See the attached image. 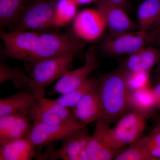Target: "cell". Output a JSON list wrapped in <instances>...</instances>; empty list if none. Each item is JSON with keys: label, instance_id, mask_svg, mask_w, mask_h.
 <instances>
[{"label": "cell", "instance_id": "25", "mask_svg": "<svg viewBox=\"0 0 160 160\" xmlns=\"http://www.w3.org/2000/svg\"><path fill=\"white\" fill-rule=\"evenodd\" d=\"M114 160H154L146 149L144 137L129 144L128 148L119 152Z\"/></svg>", "mask_w": 160, "mask_h": 160}, {"label": "cell", "instance_id": "32", "mask_svg": "<svg viewBox=\"0 0 160 160\" xmlns=\"http://www.w3.org/2000/svg\"><path fill=\"white\" fill-rule=\"evenodd\" d=\"M155 27L156 28V30H157V31L159 33V32H160V11L158 20L157 23Z\"/></svg>", "mask_w": 160, "mask_h": 160}, {"label": "cell", "instance_id": "33", "mask_svg": "<svg viewBox=\"0 0 160 160\" xmlns=\"http://www.w3.org/2000/svg\"><path fill=\"white\" fill-rule=\"evenodd\" d=\"M158 74H159V79L160 80V55L159 59V61H158Z\"/></svg>", "mask_w": 160, "mask_h": 160}, {"label": "cell", "instance_id": "3", "mask_svg": "<svg viewBox=\"0 0 160 160\" xmlns=\"http://www.w3.org/2000/svg\"><path fill=\"white\" fill-rule=\"evenodd\" d=\"M76 53L70 52L42 60L33 64L28 89L37 99L44 97L46 86L71 69Z\"/></svg>", "mask_w": 160, "mask_h": 160}, {"label": "cell", "instance_id": "10", "mask_svg": "<svg viewBox=\"0 0 160 160\" xmlns=\"http://www.w3.org/2000/svg\"><path fill=\"white\" fill-rule=\"evenodd\" d=\"M72 28L78 38L92 42L102 36L106 26L102 15L97 9H87L76 16Z\"/></svg>", "mask_w": 160, "mask_h": 160}, {"label": "cell", "instance_id": "5", "mask_svg": "<svg viewBox=\"0 0 160 160\" xmlns=\"http://www.w3.org/2000/svg\"><path fill=\"white\" fill-rule=\"evenodd\" d=\"M138 30L110 35L104 40L102 44L104 51L112 56L132 54L146 47V44L157 36V30L152 32Z\"/></svg>", "mask_w": 160, "mask_h": 160}, {"label": "cell", "instance_id": "6", "mask_svg": "<svg viewBox=\"0 0 160 160\" xmlns=\"http://www.w3.org/2000/svg\"><path fill=\"white\" fill-rule=\"evenodd\" d=\"M147 117L139 112L132 110L119 120L116 126L111 129L112 137L118 151L142 137Z\"/></svg>", "mask_w": 160, "mask_h": 160}, {"label": "cell", "instance_id": "22", "mask_svg": "<svg viewBox=\"0 0 160 160\" xmlns=\"http://www.w3.org/2000/svg\"><path fill=\"white\" fill-rule=\"evenodd\" d=\"M30 80V77L27 76L20 67H12L8 66L5 61L1 59L0 62V83H2L7 81H11L15 88L21 89L27 87Z\"/></svg>", "mask_w": 160, "mask_h": 160}, {"label": "cell", "instance_id": "15", "mask_svg": "<svg viewBox=\"0 0 160 160\" xmlns=\"http://www.w3.org/2000/svg\"><path fill=\"white\" fill-rule=\"evenodd\" d=\"M36 100V97L28 89L1 98L0 118L11 114L22 115L28 117L32 106Z\"/></svg>", "mask_w": 160, "mask_h": 160}, {"label": "cell", "instance_id": "19", "mask_svg": "<svg viewBox=\"0 0 160 160\" xmlns=\"http://www.w3.org/2000/svg\"><path fill=\"white\" fill-rule=\"evenodd\" d=\"M160 0H145L141 3L138 11L140 30L149 31L155 27L159 17Z\"/></svg>", "mask_w": 160, "mask_h": 160}, {"label": "cell", "instance_id": "1", "mask_svg": "<svg viewBox=\"0 0 160 160\" xmlns=\"http://www.w3.org/2000/svg\"><path fill=\"white\" fill-rule=\"evenodd\" d=\"M1 37L4 44L1 53L3 58L25 60L32 65L66 53H76L83 46L77 37L69 33L3 31Z\"/></svg>", "mask_w": 160, "mask_h": 160}, {"label": "cell", "instance_id": "29", "mask_svg": "<svg viewBox=\"0 0 160 160\" xmlns=\"http://www.w3.org/2000/svg\"><path fill=\"white\" fill-rule=\"evenodd\" d=\"M152 90L155 99L157 108L160 109V80L156 86L152 88Z\"/></svg>", "mask_w": 160, "mask_h": 160}, {"label": "cell", "instance_id": "23", "mask_svg": "<svg viewBox=\"0 0 160 160\" xmlns=\"http://www.w3.org/2000/svg\"><path fill=\"white\" fill-rule=\"evenodd\" d=\"M78 6L74 0H58L55 12L54 27L66 26L74 19Z\"/></svg>", "mask_w": 160, "mask_h": 160}, {"label": "cell", "instance_id": "17", "mask_svg": "<svg viewBox=\"0 0 160 160\" xmlns=\"http://www.w3.org/2000/svg\"><path fill=\"white\" fill-rule=\"evenodd\" d=\"M35 146L27 138L1 146V160H30L36 156Z\"/></svg>", "mask_w": 160, "mask_h": 160}, {"label": "cell", "instance_id": "7", "mask_svg": "<svg viewBox=\"0 0 160 160\" xmlns=\"http://www.w3.org/2000/svg\"><path fill=\"white\" fill-rule=\"evenodd\" d=\"M109 124L100 118L97 121L93 133L86 146L88 160H114L118 151L112 137Z\"/></svg>", "mask_w": 160, "mask_h": 160}, {"label": "cell", "instance_id": "4", "mask_svg": "<svg viewBox=\"0 0 160 160\" xmlns=\"http://www.w3.org/2000/svg\"><path fill=\"white\" fill-rule=\"evenodd\" d=\"M58 0H26L10 31H44L53 26Z\"/></svg>", "mask_w": 160, "mask_h": 160}, {"label": "cell", "instance_id": "28", "mask_svg": "<svg viewBox=\"0 0 160 160\" xmlns=\"http://www.w3.org/2000/svg\"><path fill=\"white\" fill-rule=\"evenodd\" d=\"M149 138L157 145L160 148V131L156 128L153 129L151 133L149 136Z\"/></svg>", "mask_w": 160, "mask_h": 160}, {"label": "cell", "instance_id": "9", "mask_svg": "<svg viewBox=\"0 0 160 160\" xmlns=\"http://www.w3.org/2000/svg\"><path fill=\"white\" fill-rule=\"evenodd\" d=\"M86 125L78 121L58 125L33 122L27 137L35 147L62 141L73 132Z\"/></svg>", "mask_w": 160, "mask_h": 160}, {"label": "cell", "instance_id": "11", "mask_svg": "<svg viewBox=\"0 0 160 160\" xmlns=\"http://www.w3.org/2000/svg\"><path fill=\"white\" fill-rule=\"evenodd\" d=\"M89 137L86 125L82 126L65 138L62 146L52 152L49 159L88 160L86 146Z\"/></svg>", "mask_w": 160, "mask_h": 160}, {"label": "cell", "instance_id": "21", "mask_svg": "<svg viewBox=\"0 0 160 160\" xmlns=\"http://www.w3.org/2000/svg\"><path fill=\"white\" fill-rule=\"evenodd\" d=\"M28 117L33 122L45 125H58L69 122L62 119L54 110L38 99L32 106Z\"/></svg>", "mask_w": 160, "mask_h": 160}, {"label": "cell", "instance_id": "26", "mask_svg": "<svg viewBox=\"0 0 160 160\" xmlns=\"http://www.w3.org/2000/svg\"><path fill=\"white\" fill-rule=\"evenodd\" d=\"M126 78L127 85L130 91L149 86V71L135 72L126 73Z\"/></svg>", "mask_w": 160, "mask_h": 160}, {"label": "cell", "instance_id": "24", "mask_svg": "<svg viewBox=\"0 0 160 160\" xmlns=\"http://www.w3.org/2000/svg\"><path fill=\"white\" fill-rule=\"evenodd\" d=\"M98 83V80L87 79L79 87L69 93L62 95L55 101L62 106L71 109L85 95L96 89Z\"/></svg>", "mask_w": 160, "mask_h": 160}, {"label": "cell", "instance_id": "13", "mask_svg": "<svg viewBox=\"0 0 160 160\" xmlns=\"http://www.w3.org/2000/svg\"><path fill=\"white\" fill-rule=\"evenodd\" d=\"M31 120L26 116L11 114L0 118L1 146L26 138L31 130Z\"/></svg>", "mask_w": 160, "mask_h": 160}, {"label": "cell", "instance_id": "30", "mask_svg": "<svg viewBox=\"0 0 160 160\" xmlns=\"http://www.w3.org/2000/svg\"><path fill=\"white\" fill-rule=\"evenodd\" d=\"M109 2L117 5V6H121L124 8V6L126 5L127 0H106Z\"/></svg>", "mask_w": 160, "mask_h": 160}, {"label": "cell", "instance_id": "18", "mask_svg": "<svg viewBox=\"0 0 160 160\" xmlns=\"http://www.w3.org/2000/svg\"><path fill=\"white\" fill-rule=\"evenodd\" d=\"M129 107L139 112L147 117L155 108H157L152 88L149 86L143 89L130 91Z\"/></svg>", "mask_w": 160, "mask_h": 160}, {"label": "cell", "instance_id": "27", "mask_svg": "<svg viewBox=\"0 0 160 160\" xmlns=\"http://www.w3.org/2000/svg\"><path fill=\"white\" fill-rule=\"evenodd\" d=\"M146 149L154 160H160V148L157 146L149 136L144 137Z\"/></svg>", "mask_w": 160, "mask_h": 160}, {"label": "cell", "instance_id": "20", "mask_svg": "<svg viewBox=\"0 0 160 160\" xmlns=\"http://www.w3.org/2000/svg\"><path fill=\"white\" fill-rule=\"evenodd\" d=\"M26 0H0V32L11 29L19 16Z\"/></svg>", "mask_w": 160, "mask_h": 160}, {"label": "cell", "instance_id": "12", "mask_svg": "<svg viewBox=\"0 0 160 160\" xmlns=\"http://www.w3.org/2000/svg\"><path fill=\"white\" fill-rule=\"evenodd\" d=\"M95 4L102 15L106 28L111 33L118 34L139 30L138 25L129 18L122 7L106 0H98Z\"/></svg>", "mask_w": 160, "mask_h": 160}, {"label": "cell", "instance_id": "34", "mask_svg": "<svg viewBox=\"0 0 160 160\" xmlns=\"http://www.w3.org/2000/svg\"><path fill=\"white\" fill-rule=\"evenodd\" d=\"M155 128L160 131V122L158 123V124L157 126H156Z\"/></svg>", "mask_w": 160, "mask_h": 160}, {"label": "cell", "instance_id": "35", "mask_svg": "<svg viewBox=\"0 0 160 160\" xmlns=\"http://www.w3.org/2000/svg\"><path fill=\"white\" fill-rule=\"evenodd\" d=\"M158 43L160 46V32L158 34Z\"/></svg>", "mask_w": 160, "mask_h": 160}, {"label": "cell", "instance_id": "8", "mask_svg": "<svg viewBox=\"0 0 160 160\" xmlns=\"http://www.w3.org/2000/svg\"><path fill=\"white\" fill-rule=\"evenodd\" d=\"M98 66L96 52L93 48H90L86 52L84 65L75 70L67 72L60 78L49 94H65L77 89L88 79L89 75Z\"/></svg>", "mask_w": 160, "mask_h": 160}, {"label": "cell", "instance_id": "14", "mask_svg": "<svg viewBox=\"0 0 160 160\" xmlns=\"http://www.w3.org/2000/svg\"><path fill=\"white\" fill-rule=\"evenodd\" d=\"M71 109L76 120L84 125L101 118L102 111L97 88L85 95Z\"/></svg>", "mask_w": 160, "mask_h": 160}, {"label": "cell", "instance_id": "16", "mask_svg": "<svg viewBox=\"0 0 160 160\" xmlns=\"http://www.w3.org/2000/svg\"><path fill=\"white\" fill-rule=\"evenodd\" d=\"M160 51L152 47H145L130 54L122 69L126 73L149 71L158 62Z\"/></svg>", "mask_w": 160, "mask_h": 160}, {"label": "cell", "instance_id": "31", "mask_svg": "<svg viewBox=\"0 0 160 160\" xmlns=\"http://www.w3.org/2000/svg\"><path fill=\"white\" fill-rule=\"evenodd\" d=\"M79 5H86L90 3H95L98 0H74Z\"/></svg>", "mask_w": 160, "mask_h": 160}, {"label": "cell", "instance_id": "2", "mask_svg": "<svg viewBox=\"0 0 160 160\" xmlns=\"http://www.w3.org/2000/svg\"><path fill=\"white\" fill-rule=\"evenodd\" d=\"M101 105V119L109 124L119 120L129 107L130 89L126 73L122 69L98 80L97 87Z\"/></svg>", "mask_w": 160, "mask_h": 160}]
</instances>
